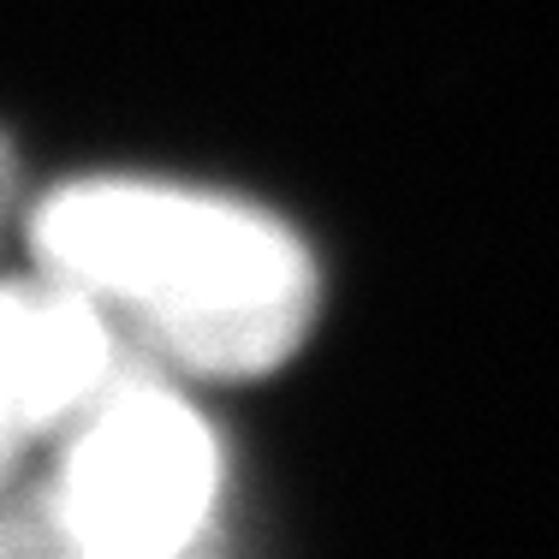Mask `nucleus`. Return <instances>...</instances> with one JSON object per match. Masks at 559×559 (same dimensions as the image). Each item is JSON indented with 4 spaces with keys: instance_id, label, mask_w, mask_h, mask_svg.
Wrapping results in <instances>:
<instances>
[{
    "instance_id": "obj_4",
    "label": "nucleus",
    "mask_w": 559,
    "mask_h": 559,
    "mask_svg": "<svg viewBox=\"0 0 559 559\" xmlns=\"http://www.w3.org/2000/svg\"><path fill=\"white\" fill-rule=\"evenodd\" d=\"M12 191H19V167H12V143L0 138V226L12 215Z\"/></svg>"
},
{
    "instance_id": "obj_3",
    "label": "nucleus",
    "mask_w": 559,
    "mask_h": 559,
    "mask_svg": "<svg viewBox=\"0 0 559 559\" xmlns=\"http://www.w3.org/2000/svg\"><path fill=\"white\" fill-rule=\"evenodd\" d=\"M119 381V328L96 298L48 280H0V495L36 441L66 435ZM7 530V518H0Z\"/></svg>"
},
{
    "instance_id": "obj_2",
    "label": "nucleus",
    "mask_w": 559,
    "mask_h": 559,
    "mask_svg": "<svg viewBox=\"0 0 559 559\" xmlns=\"http://www.w3.org/2000/svg\"><path fill=\"white\" fill-rule=\"evenodd\" d=\"M221 506V441L167 381L119 376L66 429L36 495L12 500L7 542H55L102 559H167L209 536Z\"/></svg>"
},
{
    "instance_id": "obj_5",
    "label": "nucleus",
    "mask_w": 559,
    "mask_h": 559,
    "mask_svg": "<svg viewBox=\"0 0 559 559\" xmlns=\"http://www.w3.org/2000/svg\"><path fill=\"white\" fill-rule=\"evenodd\" d=\"M0 518H7V495H0Z\"/></svg>"
},
{
    "instance_id": "obj_1",
    "label": "nucleus",
    "mask_w": 559,
    "mask_h": 559,
    "mask_svg": "<svg viewBox=\"0 0 559 559\" xmlns=\"http://www.w3.org/2000/svg\"><path fill=\"white\" fill-rule=\"evenodd\" d=\"M31 250L162 364L226 381L286 364L322 298L316 257L286 221L185 185H60L31 215Z\"/></svg>"
}]
</instances>
